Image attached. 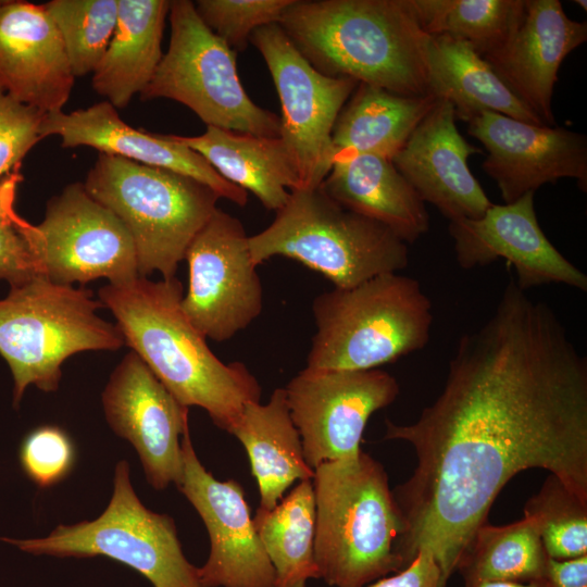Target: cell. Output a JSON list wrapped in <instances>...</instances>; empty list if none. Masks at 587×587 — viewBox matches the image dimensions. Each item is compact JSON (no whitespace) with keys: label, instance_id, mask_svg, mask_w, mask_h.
<instances>
[{"label":"cell","instance_id":"83f0119b","mask_svg":"<svg viewBox=\"0 0 587 587\" xmlns=\"http://www.w3.org/2000/svg\"><path fill=\"white\" fill-rule=\"evenodd\" d=\"M436 101L433 95L401 96L358 84L332 132L334 162L359 154L392 160Z\"/></svg>","mask_w":587,"mask_h":587},{"label":"cell","instance_id":"7c38bea8","mask_svg":"<svg viewBox=\"0 0 587 587\" xmlns=\"http://www.w3.org/2000/svg\"><path fill=\"white\" fill-rule=\"evenodd\" d=\"M242 223L216 209L187 248L188 290L180 301L207 339L225 341L262 312L263 289Z\"/></svg>","mask_w":587,"mask_h":587},{"label":"cell","instance_id":"7a4b0ae2","mask_svg":"<svg viewBox=\"0 0 587 587\" xmlns=\"http://www.w3.org/2000/svg\"><path fill=\"white\" fill-rule=\"evenodd\" d=\"M183 285L176 278L136 276L99 289L98 300L113 314L124 344L147 364L184 407H199L229 433L261 386L241 362L224 363L185 316Z\"/></svg>","mask_w":587,"mask_h":587},{"label":"cell","instance_id":"7402d4cb","mask_svg":"<svg viewBox=\"0 0 587 587\" xmlns=\"http://www.w3.org/2000/svg\"><path fill=\"white\" fill-rule=\"evenodd\" d=\"M587 40V23L571 20L559 0H525L523 18L499 51L485 57L508 88L547 126L565 58Z\"/></svg>","mask_w":587,"mask_h":587},{"label":"cell","instance_id":"ab89813d","mask_svg":"<svg viewBox=\"0 0 587 587\" xmlns=\"http://www.w3.org/2000/svg\"><path fill=\"white\" fill-rule=\"evenodd\" d=\"M464 587H546L541 579L532 582H478L464 584Z\"/></svg>","mask_w":587,"mask_h":587},{"label":"cell","instance_id":"f35d334b","mask_svg":"<svg viewBox=\"0 0 587 587\" xmlns=\"http://www.w3.org/2000/svg\"><path fill=\"white\" fill-rule=\"evenodd\" d=\"M542 580L546 587H587V554L570 560L548 558Z\"/></svg>","mask_w":587,"mask_h":587},{"label":"cell","instance_id":"8fae6325","mask_svg":"<svg viewBox=\"0 0 587 587\" xmlns=\"http://www.w3.org/2000/svg\"><path fill=\"white\" fill-rule=\"evenodd\" d=\"M250 42L264 59L278 93L279 138L296 164L300 188H317L334 163L335 122L359 83L319 72L277 23L254 30Z\"/></svg>","mask_w":587,"mask_h":587},{"label":"cell","instance_id":"f1b7e54d","mask_svg":"<svg viewBox=\"0 0 587 587\" xmlns=\"http://www.w3.org/2000/svg\"><path fill=\"white\" fill-rule=\"evenodd\" d=\"M252 520L274 569L275 587H305L309 579L320 578L312 479L300 480L274 509H258Z\"/></svg>","mask_w":587,"mask_h":587},{"label":"cell","instance_id":"d6986e66","mask_svg":"<svg viewBox=\"0 0 587 587\" xmlns=\"http://www.w3.org/2000/svg\"><path fill=\"white\" fill-rule=\"evenodd\" d=\"M40 138L58 136L63 148L87 146L109 155L191 177L239 207L248 200L242 188L224 179L199 153L172 135L150 134L125 123L108 101L70 113L45 114Z\"/></svg>","mask_w":587,"mask_h":587},{"label":"cell","instance_id":"4dcf8cb0","mask_svg":"<svg viewBox=\"0 0 587 587\" xmlns=\"http://www.w3.org/2000/svg\"><path fill=\"white\" fill-rule=\"evenodd\" d=\"M422 28L470 43L483 58L510 40L524 14L525 0H411Z\"/></svg>","mask_w":587,"mask_h":587},{"label":"cell","instance_id":"cb8c5ba5","mask_svg":"<svg viewBox=\"0 0 587 587\" xmlns=\"http://www.w3.org/2000/svg\"><path fill=\"white\" fill-rule=\"evenodd\" d=\"M199 153L224 179L251 191L267 210L278 211L300 188L296 164L279 137L213 126L199 136L172 135Z\"/></svg>","mask_w":587,"mask_h":587},{"label":"cell","instance_id":"9a60e30c","mask_svg":"<svg viewBox=\"0 0 587 587\" xmlns=\"http://www.w3.org/2000/svg\"><path fill=\"white\" fill-rule=\"evenodd\" d=\"M183 478L177 488L202 519L211 549L198 567L202 587H275V574L253 525L241 485L220 482L198 459L189 428L182 437Z\"/></svg>","mask_w":587,"mask_h":587},{"label":"cell","instance_id":"484cf974","mask_svg":"<svg viewBox=\"0 0 587 587\" xmlns=\"http://www.w3.org/2000/svg\"><path fill=\"white\" fill-rule=\"evenodd\" d=\"M426 62L429 93L449 101L457 118L469 123L489 111L546 125L470 43L445 34L429 36Z\"/></svg>","mask_w":587,"mask_h":587},{"label":"cell","instance_id":"8d00e7d4","mask_svg":"<svg viewBox=\"0 0 587 587\" xmlns=\"http://www.w3.org/2000/svg\"><path fill=\"white\" fill-rule=\"evenodd\" d=\"M45 113L22 104L0 89V178L21 165L41 140L39 126Z\"/></svg>","mask_w":587,"mask_h":587},{"label":"cell","instance_id":"74e56055","mask_svg":"<svg viewBox=\"0 0 587 587\" xmlns=\"http://www.w3.org/2000/svg\"><path fill=\"white\" fill-rule=\"evenodd\" d=\"M364 587H445L440 569L432 553L421 550L402 570Z\"/></svg>","mask_w":587,"mask_h":587},{"label":"cell","instance_id":"3957f363","mask_svg":"<svg viewBox=\"0 0 587 587\" xmlns=\"http://www.w3.org/2000/svg\"><path fill=\"white\" fill-rule=\"evenodd\" d=\"M277 24L324 75L401 96L430 95L429 35L411 0H294Z\"/></svg>","mask_w":587,"mask_h":587},{"label":"cell","instance_id":"5b68a950","mask_svg":"<svg viewBox=\"0 0 587 587\" xmlns=\"http://www.w3.org/2000/svg\"><path fill=\"white\" fill-rule=\"evenodd\" d=\"M312 313L316 330L305 367L314 371L378 369L423 349L433 323L420 282L399 273L324 291Z\"/></svg>","mask_w":587,"mask_h":587},{"label":"cell","instance_id":"ba28073f","mask_svg":"<svg viewBox=\"0 0 587 587\" xmlns=\"http://www.w3.org/2000/svg\"><path fill=\"white\" fill-rule=\"evenodd\" d=\"M84 184L128 230L138 273L175 277L190 242L217 209L209 186L165 168L99 153Z\"/></svg>","mask_w":587,"mask_h":587},{"label":"cell","instance_id":"30bf717a","mask_svg":"<svg viewBox=\"0 0 587 587\" xmlns=\"http://www.w3.org/2000/svg\"><path fill=\"white\" fill-rule=\"evenodd\" d=\"M113 486L108 507L92 521L59 525L43 538L1 540L34 555L107 557L134 569L153 587H202L173 519L147 509L137 497L127 461L116 464Z\"/></svg>","mask_w":587,"mask_h":587},{"label":"cell","instance_id":"d590c367","mask_svg":"<svg viewBox=\"0 0 587 587\" xmlns=\"http://www.w3.org/2000/svg\"><path fill=\"white\" fill-rule=\"evenodd\" d=\"M20 460L23 470L36 485L50 487L71 471L74 463L73 444L60 427L40 426L24 439Z\"/></svg>","mask_w":587,"mask_h":587},{"label":"cell","instance_id":"e575fe53","mask_svg":"<svg viewBox=\"0 0 587 587\" xmlns=\"http://www.w3.org/2000/svg\"><path fill=\"white\" fill-rule=\"evenodd\" d=\"M294 0H198L203 23L233 50H243L254 30L278 23Z\"/></svg>","mask_w":587,"mask_h":587},{"label":"cell","instance_id":"4316f807","mask_svg":"<svg viewBox=\"0 0 587 587\" xmlns=\"http://www.w3.org/2000/svg\"><path fill=\"white\" fill-rule=\"evenodd\" d=\"M171 1L118 0L117 23L92 73L93 90L116 110L152 79L163 57L161 43Z\"/></svg>","mask_w":587,"mask_h":587},{"label":"cell","instance_id":"836d02e7","mask_svg":"<svg viewBox=\"0 0 587 587\" xmlns=\"http://www.w3.org/2000/svg\"><path fill=\"white\" fill-rule=\"evenodd\" d=\"M21 165L0 178V280L10 287L43 276L41 234L15 209Z\"/></svg>","mask_w":587,"mask_h":587},{"label":"cell","instance_id":"5bb4252c","mask_svg":"<svg viewBox=\"0 0 587 587\" xmlns=\"http://www.w3.org/2000/svg\"><path fill=\"white\" fill-rule=\"evenodd\" d=\"M37 226L43 276L53 283L74 286L105 278L116 284L139 275L128 230L83 183L70 184L52 197Z\"/></svg>","mask_w":587,"mask_h":587},{"label":"cell","instance_id":"9c48e42d","mask_svg":"<svg viewBox=\"0 0 587 587\" xmlns=\"http://www.w3.org/2000/svg\"><path fill=\"white\" fill-rule=\"evenodd\" d=\"M168 16V48L140 99L177 101L207 126L279 137V117L247 95L238 76L236 51L203 23L195 3L171 1Z\"/></svg>","mask_w":587,"mask_h":587},{"label":"cell","instance_id":"f546056e","mask_svg":"<svg viewBox=\"0 0 587 587\" xmlns=\"http://www.w3.org/2000/svg\"><path fill=\"white\" fill-rule=\"evenodd\" d=\"M548 555L534 517L502 526L482 524L465 546L455 571L464 584L541 579Z\"/></svg>","mask_w":587,"mask_h":587},{"label":"cell","instance_id":"277c9868","mask_svg":"<svg viewBox=\"0 0 587 587\" xmlns=\"http://www.w3.org/2000/svg\"><path fill=\"white\" fill-rule=\"evenodd\" d=\"M312 482L320 578L334 587H364L403 569L396 553L402 519L382 463L361 450L321 463Z\"/></svg>","mask_w":587,"mask_h":587},{"label":"cell","instance_id":"4fadbf2b","mask_svg":"<svg viewBox=\"0 0 587 587\" xmlns=\"http://www.w3.org/2000/svg\"><path fill=\"white\" fill-rule=\"evenodd\" d=\"M291 420L307 464L349 459L361 451L369 419L400 392L397 379L379 370L304 369L285 387Z\"/></svg>","mask_w":587,"mask_h":587},{"label":"cell","instance_id":"60d3db41","mask_svg":"<svg viewBox=\"0 0 587 587\" xmlns=\"http://www.w3.org/2000/svg\"><path fill=\"white\" fill-rule=\"evenodd\" d=\"M574 3H578V5H579L580 8H583L584 11H586V7H587V5H586V3H587L586 0H575Z\"/></svg>","mask_w":587,"mask_h":587},{"label":"cell","instance_id":"d4e9b609","mask_svg":"<svg viewBox=\"0 0 587 587\" xmlns=\"http://www.w3.org/2000/svg\"><path fill=\"white\" fill-rule=\"evenodd\" d=\"M229 434L245 447L259 492L260 507L270 511L296 480L313 479L301 438L289 411L285 388H276L267 403L245 404Z\"/></svg>","mask_w":587,"mask_h":587},{"label":"cell","instance_id":"ac0fdd59","mask_svg":"<svg viewBox=\"0 0 587 587\" xmlns=\"http://www.w3.org/2000/svg\"><path fill=\"white\" fill-rule=\"evenodd\" d=\"M534 193L527 192L510 203H492L477 218L450 221L449 234L458 264L470 270L504 259L514 267V280L524 291L548 284L587 291V275L542 232L534 208Z\"/></svg>","mask_w":587,"mask_h":587},{"label":"cell","instance_id":"2e32d148","mask_svg":"<svg viewBox=\"0 0 587 587\" xmlns=\"http://www.w3.org/2000/svg\"><path fill=\"white\" fill-rule=\"evenodd\" d=\"M101 401L109 426L137 451L148 483L158 490L172 483L178 486L189 408L175 399L134 351L111 373Z\"/></svg>","mask_w":587,"mask_h":587},{"label":"cell","instance_id":"603a6c76","mask_svg":"<svg viewBox=\"0 0 587 587\" xmlns=\"http://www.w3.org/2000/svg\"><path fill=\"white\" fill-rule=\"evenodd\" d=\"M319 187L344 208L384 224L407 243L429 229L424 201L389 159L373 154L339 159Z\"/></svg>","mask_w":587,"mask_h":587},{"label":"cell","instance_id":"1f68e13d","mask_svg":"<svg viewBox=\"0 0 587 587\" xmlns=\"http://www.w3.org/2000/svg\"><path fill=\"white\" fill-rule=\"evenodd\" d=\"M43 5L59 30L74 77L93 73L114 34L118 0H52Z\"/></svg>","mask_w":587,"mask_h":587},{"label":"cell","instance_id":"e0dca14e","mask_svg":"<svg viewBox=\"0 0 587 587\" xmlns=\"http://www.w3.org/2000/svg\"><path fill=\"white\" fill-rule=\"evenodd\" d=\"M467 124V133L487 150L482 167L496 182L504 203L561 178L576 179L586 191L587 138L584 134L489 111Z\"/></svg>","mask_w":587,"mask_h":587},{"label":"cell","instance_id":"52a82bcc","mask_svg":"<svg viewBox=\"0 0 587 587\" xmlns=\"http://www.w3.org/2000/svg\"><path fill=\"white\" fill-rule=\"evenodd\" d=\"M102 308L91 290L45 276L10 287L0 300V355L13 377L15 408L29 385L55 391L70 357L125 345L116 324L98 315Z\"/></svg>","mask_w":587,"mask_h":587},{"label":"cell","instance_id":"8992f818","mask_svg":"<svg viewBox=\"0 0 587 587\" xmlns=\"http://www.w3.org/2000/svg\"><path fill=\"white\" fill-rule=\"evenodd\" d=\"M248 245L257 266L285 257L321 273L336 288L399 273L410 260L408 243L391 229L344 208L320 187L291 190L273 222L249 236Z\"/></svg>","mask_w":587,"mask_h":587},{"label":"cell","instance_id":"d6a6232c","mask_svg":"<svg viewBox=\"0 0 587 587\" xmlns=\"http://www.w3.org/2000/svg\"><path fill=\"white\" fill-rule=\"evenodd\" d=\"M536 521L548 558L570 560L587 554V503L550 474L525 503Z\"/></svg>","mask_w":587,"mask_h":587},{"label":"cell","instance_id":"ffe728a7","mask_svg":"<svg viewBox=\"0 0 587 587\" xmlns=\"http://www.w3.org/2000/svg\"><path fill=\"white\" fill-rule=\"evenodd\" d=\"M455 120L452 104L437 99L391 160L424 203L449 221L477 218L492 204L467 164L482 150L465 140Z\"/></svg>","mask_w":587,"mask_h":587},{"label":"cell","instance_id":"44dd1931","mask_svg":"<svg viewBox=\"0 0 587 587\" xmlns=\"http://www.w3.org/2000/svg\"><path fill=\"white\" fill-rule=\"evenodd\" d=\"M75 77L43 4L0 1V89L45 114L62 111Z\"/></svg>","mask_w":587,"mask_h":587},{"label":"cell","instance_id":"6da1fadb","mask_svg":"<svg viewBox=\"0 0 587 587\" xmlns=\"http://www.w3.org/2000/svg\"><path fill=\"white\" fill-rule=\"evenodd\" d=\"M384 440L415 451L392 495L407 566L421 550L446 587L500 490L544 469L587 503V359L549 304L511 280L495 311L460 337L445 387L417 421H385Z\"/></svg>","mask_w":587,"mask_h":587}]
</instances>
